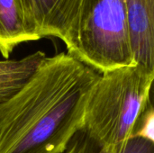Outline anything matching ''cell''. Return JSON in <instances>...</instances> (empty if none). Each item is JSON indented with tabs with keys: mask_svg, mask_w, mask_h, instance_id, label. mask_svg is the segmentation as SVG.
<instances>
[{
	"mask_svg": "<svg viewBox=\"0 0 154 153\" xmlns=\"http://www.w3.org/2000/svg\"><path fill=\"white\" fill-rule=\"evenodd\" d=\"M99 75L67 52L46 57L0 106V153L64 152Z\"/></svg>",
	"mask_w": 154,
	"mask_h": 153,
	"instance_id": "6da1fadb",
	"label": "cell"
},
{
	"mask_svg": "<svg viewBox=\"0 0 154 153\" xmlns=\"http://www.w3.org/2000/svg\"><path fill=\"white\" fill-rule=\"evenodd\" d=\"M154 70L134 63L101 73L85 107L83 130L106 153H119L134 138L152 103Z\"/></svg>",
	"mask_w": 154,
	"mask_h": 153,
	"instance_id": "7a4b0ae2",
	"label": "cell"
},
{
	"mask_svg": "<svg viewBox=\"0 0 154 153\" xmlns=\"http://www.w3.org/2000/svg\"><path fill=\"white\" fill-rule=\"evenodd\" d=\"M62 41L67 53L100 74L134 64L125 0H82Z\"/></svg>",
	"mask_w": 154,
	"mask_h": 153,
	"instance_id": "3957f363",
	"label": "cell"
},
{
	"mask_svg": "<svg viewBox=\"0 0 154 153\" xmlns=\"http://www.w3.org/2000/svg\"><path fill=\"white\" fill-rule=\"evenodd\" d=\"M134 61L154 70V0H125Z\"/></svg>",
	"mask_w": 154,
	"mask_h": 153,
	"instance_id": "277c9868",
	"label": "cell"
},
{
	"mask_svg": "<svg viewBox=\"0 0 154 153\" xmlns=\"http://www.w3.org/2000/svg\"><path fill=\"white\" fill-rule=\"evenodd\" d=\"M82 0H30L37 33L42 39H63L79 9Z\"/></svg>",
	"mask_w": 154,
	"mask_h": 153,
	"instance_id": "5b68a950",
	"label": "cell"
},
{
	"mask_svg": "<svg viewBox=\"0 0 154 153\" xmlns=\"http://www.w3.org/2000/svg\"><path fill=\"white\" fill-rule=\"evenodd\" d=\"M24 22L20 0H0V54L8 60L14 49L32 41Z\"/></svg>",
	"mask_w": 154,
	"mask_h": 153,
	"instance_id": "8992f818",
	"label": "cell"
},
{
	"mask_svg": "<svg viewBox=\"0 0 154 153\" xmlns=\"http://www.w3.org/2000/svg\"><path fill=\"white\" fill-rule=\"evenodd\" d=\"M46 57L37 50L19 60H0V106L23 87Z\"/></svg>",
	"mask_w": 154,
	"mask_h": 153,
	"instance_id": "52a82bcc",
	"label": "cell"
},
{
	"mask_svg": "<svg viewBox=\"0 0 154 153\" xmlns=\"http://www.w3.org/2000/svg\"><path fill=\"white\" fill-rule=\"evenodd\" d=\"M134 138H141L154 142V109L151 103L137 124Z\"/></svg>",
	"mask_w": 154,
	"mask_h": 153,
	"instance_id": "ba28073f",
	"label": "cell"
},
{
	"mask_svg": "<svg viewBox=\"0 0 154 153\" xmlns=\"http://www.w3.org/2000/svg\"><path fill=\"white\" fill-rule=\"evenodd\" d=\"M99 147L84 131H79L70 141L63 153H97Z\"/></svg>",
	"mask_w": 154,
	"mask_h": 153,
	"instance_id": "9c48e42d",
	"label": "cell"
},
{
	"mask_svg": "<svg viewBox=\"0 0 154 153\" xmlns=\"http://www.w3.org/2000/svg\"><path fill=\"white\" fill-rule=\"evenodd\" d=\"M97 153L106 152L98 150ZM119 153H154V142L141 138H133Z\"/></svg>",
	"mask_w": 154,
	"mask_h": 153,
	"instance_id": "30bf717a",
	"label": "cell"
}]
</instances>
